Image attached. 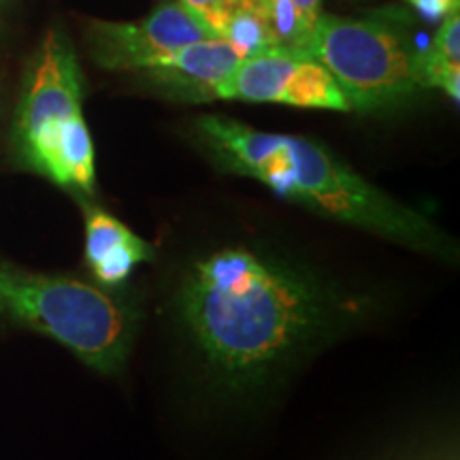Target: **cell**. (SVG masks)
Masks as SVG:
<instances>
[{
    "label": "cell",
    "mask_w": 460,
    "mask_h": 460,
    "mask_svg": "<svg viewBox=\"0 0 460 460\" xmlns=\"http://www.w3.org/2000/svg\"><path fill=\"white\" fill-rule=\"evenodd\" d=\"M175 307L200 358L230 390L261 386L352 309L314 273L247 245L190 262Z\"/></svg>",
    "instance_id": "obj_1"
},
{
    "label": "cell",
    "mask_w": 460,
    "mask_h": 460,
    "mask_svg": "<svg viewBox=\"0 0 460 460\" xmlns=\"http://www.w3.org/2000/svg\"><path fill=\"white\" fill-rule=\"evenodd\" d=\"M200 141L216 163L261 181L278 197L348 226L452 261L456 245L427 216L399 203L307 137L267 132L224 115L197 119Z\"/></svg>",
    "instance_id": "obj_2"
},
{
    "label": "cell",
    "mask_w": 460,
    "mask_h": 460,
    "mask_svg": "<svg viewBox=\"0 0 460 460\" xmlns=\"http://www.w3.org/2000/svg\"><path fill=\"white\" fill-rule=\"evenodd\" d=\"M0 315L65 345L90 369L113 376L128 360L139 312L109 288L0 262Z\"/></svg>",
    "instance_id": "obj_3"
},
{
    "label": "cell",
    "mask_w": 460,
    "mask_h": 460,
    "mask_svg": "<svg viewBox=\"0 0 460 460\" xmlns=\"http://www.w3.org/2000/svg\"><path fill=\"white\" fill-rule=\"evenodd\" d=\"M303 51L332 75L356 111L401 105L422 88L418 51L384 22L322 13Z\"/></svg>",
    "instance_id": "obj_4"
},
{
    "label": "cell",
    "mask_w": 460,
    "mask_h": 460,
    "mask_svg": "<svg viewBox=\"0 0 460 460\" xmlns=\"http://www.w3.org/2000/svg\"><path fill=\"white\" fill-rule=\"evenodd\" d=\"M217 99L352 111L332 75L307 51L292 48H271L245 58L217 88Z\"/></svg>",
    "instance_id": "obj_5"
},
{
    "label": "cell",
    "mask_w": 460,
    "mask_h": 460,
    "mask_svg": "<svg viewBox=\"0 0 460 460\" xmlns=\"http://www.w3.org/2000/svg\"><path fill=\"white\" fill-rule=\"evenodd\" d=\"M205 37L211 34L181 3L160 4L137 22L94 20L88 26L90 54L107 71H146Z\"/></svg>",
    "instance_id": "obj_6"
},
{
    "label": "cell",
    "mask_w": 460,
    "mask_h": 460,
    "mask_svg": "<svg viewBox=\"0 0 460 460\" xmlns=\"http://www.w3.org/2000/svg\"><path fill=\"white\" fill-rule=\"evenodd\" d=\"M84 79L65 34L49 32L26 75L15 115V146L82 113Z\"/></svg>",
    "instance_id": "obj_7"
},
{
    "label": "cell",
    "mask_w": 460,
    "mask_h": 460,
    "mask_svg": "<svg viewBox=\"0 0 460 460\" xmlns=\"http://www.w3.org/2000/svg\"><path fill=\"white\" fill-rule=\"evenodd\" d=\"M243 58L222 37H205L146 68L154 84L186 101H216V92Z\"/></svg>",
    "instance_id": "obj_8"
},
{
    "label": "cell",
    "mask_w": 460,
    "mask_h": 460,
    "mask_svg": "<svg viewBox=\"0 0 460 460\" xmlns=\"http://www.w3.org/2000/svg\"><path fill=\"white\" fill-rule=\"evenodd\" d=\"M22 163L48 177L60 188L82 194H94L96 164L94 143H92L84 113L66 119L60 128L34 137L31 146L17 149Z\"/></svg>",
    "instance_id": "obj_9"
},
{
    "label": "cell",
    "mask_w": 460,
    "mask_h": 460,
    "mask_svg": "<svg viewBox=\"0 0 460 460\" xmlns=\"http://www.w3.org/2000/svg\"><path fill=\"white\" fill-rule=\"evenodd\" d=\"M156 258L154 247L101 207H85V264L102 288H118L139 264Z\"/></svg>",
    "instance_id": "obj_10"
},
{
    "label": "cell",
    "mask_w": 460,
    "mask_h": 460,
    "mask_svg": "<svg viewBox=\"0 0 460 460\" xmlns=\"http://www.w3.org/2000/svg\"><path fill=\"white\" fill-rule=\"evenodd\" d=\"M418 79L422 88L444 90L454 102L460 99V17H444L429 51L418 54Z\"/></svg>",
    "instance_id": "obj_11"
},
{
    "label": "cell",
    "mask_w": 460,
    "mask_h": 460,
    "mask_svg": "<svg viewBox=\"0 0 460 460\" xmlns=\"http://www.w3.org/2000/svg\"><path fill=\"white\" fill-rule=\"evenodd\" d=\"M220 37L226 39L239 51L243 60L250 56L262 54V51L271 48H278L271 26H269L267 13H264L262 0H254V3L243 4V7L234 11L228 17Z\"/></svg>",
    "instance_id": "obj_12"
},
{
    "label": "cell",
    "mask_w": 460,
    "mask_h": 460,
    "mask_svg": "<svg viewBox=\"0 0 460 460\" xmlns=\"http://www.w3.org/2000/svg\"><path fill=\"white\" fill-rule=\"evenodd\" d=\"M180 3L197 17L211 37H220L228 17L254 0H180Z\"/></svg>",
    "instance_id": "obj_13"
},
{
    "label": "cell",
    "mask_w": 460,
    "mask_h": 460,
    "mask_svg": "<svg viewBox=\"0 0 460 460\" xmlns=\"http://www.w3.org/2000/svg\"><path fill=\"white\" fill-rule=\"evenodd\" d=\"M420 13L429 17H446L458 11V0H410Z\"/></svg>",
    "instance_id": "obj_14"
},
{
    "label": "cell",
    "mask_w": 460,
    "mask_h": 460,
    "mask_svg": "<svg viewBox=\"0 0 460 460\" xmlns=\"http://www.w3.org/2000/svg\"><path fill=\"white\" fill-rule=\"evenodd\" d=\"M292 4L301 11L305 20L312 26H315V22L322 17V0H292Z\"/></svg>",
    "instance_id": "obj_15"
}]
</instances>
